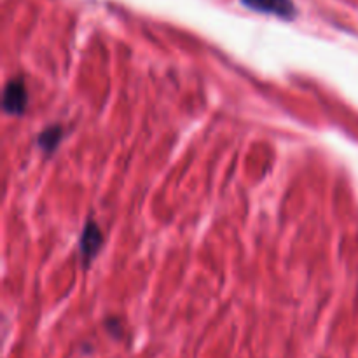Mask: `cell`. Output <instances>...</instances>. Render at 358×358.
I'll list each match as a JSON object with an SVG mask.
<instances>
[{"label":"cell","mask_w":358,"mask_h":358,"mask_svg":"<svg viewBox=\"0 0 358 358\" xmlns=\"http://www.w3.org/2000/svg\"><path fill=\"white\" fill-rule=\"evenodd\" d=\"M241 2L259 13L275 14L285 20H292L296 16V6L292 0H241Z\"/></svg>","instance_id":"6da1fadb"},{"label":"cell","mask_w":358,"mask_h":358,"mask_svg":"<svg viewBox=\"0 0 358 358\" xmlns=\"http://www.w3.org/2000/svg\"><path fill=\"white\" fill-rule=\"evenodd\" d=\"M3 110L7 114H21L27 107V87L21 80H9L3 90Z\"/></svg>","instance_id":"7a4b0ae2"},{"label":"cell","mask_w":358,"mask_h":358,"mask_svg":"<svg viewBox=\"0 0 358 358\" xmlns=\"http://www.w3.org/2000/svg\"><path fill=\"white\" fill-rule=\"evenodd\" d=\"M101 247V231L96 224L90 222L86 224L83 231V236H80V252H83L84 257L90 261L94 255L98 254Z\"/></svg>","instance_id":"3957f363"},{"label":"cell","mask_w":358,"mask_h":358,"mask_svg":"<svg viewBox=\"0 0 358 358\" xmlns=\"http://www.w3.org/2000/svg\"><path fill=\"white\" fill-rule=\"evenodd\" d=\"M59 138H62V128L59 126H52V128H48L44 133H41L38 143H41V147L45 152H51L59 143Z\"/></svg>","instance_id":"277c9868"}]
</instances>
